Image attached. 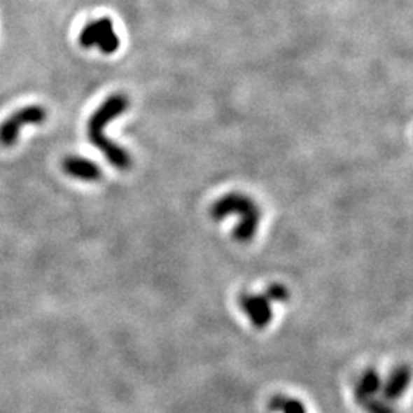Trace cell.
I'll use <instances>...</instances> for the list:
<instances>
[{"instance_id":"cell-1","label":"cell","mask_w":413,"mask_h":413,"mask_svg":"<svg viewBox=\"0 0 413 413\" xmlns=\"http://www.w3.org/2000/svg\"><path fill=\"white\" fill-rule=\"evenodd\" d=\"M129 98L124 94H113L98 107L88 122V136L98 150H100L107 161L113 167L120 170H127L132 167V156L120 144L113 143L106 136V127L112 120L118 118L120 115L127 111Z\"/></svg>"},{"instance_id":"cell-2","label":"cell","mask_w":413,"mask_h":413,"mask_svg":"<svg viewBox=\"0 0 413 413\" xmlns=\"http://www.w3.org/2000/svg\"><path fill=\"white\" fill-rule=\"evenodd\" d=\"M210 214L214 220H222L228 216L241 218V222L233 231V236L236 241L246 244L254 239L258 228L260 224V210L251 197H248L244 193H228L222 196L211 205Z\"/></svg>"},{"instance_id":"cell-3","label":"cell","mask_w":413,"mask_h":413,"mask_svg":"<svg viewBox=\"0 0 413 413\" xmlns=\"http://www.w3.org/2000/svg\"><path fill=\"white\" fill-rule=\"evenodd\" d=\"M78 41L85 49L98 48L106 55L117 52L120 48V37L115 32L113 22L107 18L88 23L80 32Z\"/></svg>"},{"instance_id":"cell-4","label":"cell","mask_w":413,"mask_h":413,"mask_svg":"<svg viewBox=\"0 0 413 413\" xmlns=\"http://www.w3.org/2000/svg\"><path fill=\"white\" fill-rule=\"evenodd\" d=\"M48 117L46 111L41 106H27L15 111L10 118H6L0 126V144L11 147L18 141L20 130L24 126H38L43 124Z\"/></svg>"},{"instance_id":"cell-5","label":"cell","mask_w":413,"mask_h":413,"mask_svg":"<svg viewBox=\"0 0 413 413\" xmlns=\"http://www.w3.org/2000/svg\"><path fill=\"white\" fill-rule=\"evenodd\" d=\"M270 299L265 294L253 295L244 293L239 297V304L242 311L246 314L248 318L253 323L254 328L263 329L267 328L272 320V309L270 307Z\"/></svg>"},{"instance_id":"cell-6","label":"cell","mask_w":413,"mask_h":413,"mask_svg":"<svg viewBox=\"0 0 413 413\" xmlns=\"http://www.w3.org/2000/svg\"><path fill=\"white\" fill-rule=\"evenodd\" d=\"M62 165L66 175L80 181H88V183H95V181H100L103 176L102 169L98 167V164L88 158H83V156H66Z\"/></svg>"},{"instance_id":"cell-7","label":"cell","mask_w":413,"mask_h":413,"mask_svg":"<svg viewBox=\"0 0 413 413\" xmlns=\"http://www.w3.org/2000/svg\"><path fill=\"white\" fill-rule=\"evenodd\" d=\"M410 382H412V369L406 365L396 366L392 370L389 378H387V382L383 387V400H386L387 402L400 400L404 395V392L407 391Z\"/></svg>"},{"instance_id":"cell-8","label":"cell","mask_w":413,"mask_h":413,"mask_svg":"<svg viewBox=\"0 0 413 413\" xmlns=\"http://www.w3.org/2000/svg\"><path fill=\"white\" fill-rule=\"evenodd\" d=\"M379 387H382V378H379L378 372L374 369L366 370L360 378L357 387H355V400L360 404L372 398L379 391Z\"/></svg>"},{"instance_id":"cell-9","label":"cell","mask_w":413,"mask_h":413,"mask_svg":"<svg viewBox=\"0 0 413 413\" xmlns=\"http://www.w3.org/2000/svg\"><path fill=\"white\" fill-rule=\"evenodd\" d=\"M270 409L282 413H307V409H304L302 401L289 398V396L284 395L274 396V398L270 401Z\"/></svg>"},{"instance_id":"cell-10","label":"cell","mask_w":413,"mask_h":413,"mask_svg":"<svg viewBox=\"0 0 413 413\" xmlns=\"http://www.w3.org/2000/svg\"><path fill=\"white\" fill-rule=\"evenodd\" d=\"M360 406L368 413H396L391 402H387L386 400H377L375 396L360 402Z\"/></svg>"},{"instance_id":"cell-11","label":"cell","mask_w":413,"mask_h":413,"mask_svg":"<svg viewBox=\"0 0 413 413\" xmlns=\"http://www.w3.org/2000/svg\"><path fill=\"white\" fill-rule=\"evenodd\" d=\"M265 295L272 302H286L289 299V291L282 284H272L268 286Z\"/></svg>"}]
</instances>
